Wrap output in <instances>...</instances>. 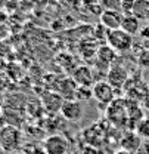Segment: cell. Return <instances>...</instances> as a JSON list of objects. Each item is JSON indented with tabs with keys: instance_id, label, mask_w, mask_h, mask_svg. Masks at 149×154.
Listing matches in <instances>:
<instances>
[{
	"instance_id": "obj_1",
	"label": "cell",
	"mask_w": 149,
	"mask_h": 154,
	"mask_svg": "<svg viewBox=\"0 0 149 154\" xmlns=\"http://www.w3.org/2000/svg\"><path fill=\"white\" fill-rule=\"evenodd\" d=\"M22 142V132L18 126L6 125L0 129V145L6 153H13Z\"/></svg>"
},
{
	"instance_id": "obj_2",
	"label": "cell",
	"mask_w": 149,
	"mask_h": 154,
	"mask_svg": "<svg viewBox=\"0 0 149 154\" xmlns=\"http://www.w3.org/2000/svg\"><path fill=\"white\" fill-rule=\"evenodd\" d=\"M106 45L111 46L115 52H126L133 46V36L126 33L124 30H111L106 36Z\"/></svg>"
},
{
	"instance_id": "obj_3",
	"label": "cell",
	"mask_w": 149,
	"mask_h": 154,
	"mask_svg": "<svg viewBox=\"0 0 149 154\" xmlns=\"http://www.w3.org/2000/svg\"><path fill=\"white\" fill-rule=\"evenodd\" d=\"M92 95L99 104H111L115 98V88L105 80H99L92 86Z\"/></svg>"
},
{
	"instance_id": "obj_4",
	"label": "cell",
	"mask_w": 149,
	"mask_h": 154,
	"mask_svg": "<svg viewBox=\"0 0 149 154\" xmlns=\"http://www.w3.org/2000/svg\"><path fill=\"white\" fill-rule=\"evenodd\" d=\"M43 150L46 154H67L68 141L62 135H50L43 142Z\"/></svg>"
},
{
	"instance_id": "obj_5",
	"label": "cell",
	"mask_w": 149,
	"mask_h": 154,
	"mask_svg": "<svg viewBox=\"0 0 149 154\" xmlns=\"http://www.w3.org/2000/svg\"><path fill=\"white\" fill-rule=\"evenodd\" d=\"M83 105L80 101L77 99H65L64 105H62V110H61V114L65 120H70V122H78L81 117H83Z\"/></svg>"
},
{
	"instance_id": "obj_6",
	"label": "cell",
	"mask_w": 149,
	"mask_h": 154,
	"mask_svg": "<svg viewBox=\"0 0 149 154\" xmlns=\"http://www.w3.org/2000/svg\"><path fill=\"white\" fill-rule=\"evenodd\" d=\"M100 24L106 28V30H118L121 28V24H123V19H124V14L120 12V11H102L100 15Z\"/></svg>"
},
{
	"instance_id": "obj_7",
	"label": "cell",
	"mask_w": 149,
	"mask_h": 154,
	"mask_svg": "<svg viewBox=\"0 0 149 154\" xmlns=\"http://www.w3.org/2000/svg\"><path fill=\"white\" fill-rule=\"evenodd\" d=\"M64 102H65L64 96L61 94H56V92H47V94H44L41 96V104H43L44 110L50 114L61 113Z\"/></svg>"
},
{
	"instance_id": "obj_8",
	"label": "cell",
	"mask_w": 149,
	"mask_h": 154,
	"mask_svg": "<svg viewBox=\"0 0 149 154\" xmlns=\"http://www.w3.org/2000/svg\"><path fill=\"white\" fill-rule=\"evenodd\" d=\"M73 80L78 86H83V88H92L96 83L92 70L86 65H81V67L75 68L74 73H73Z\"/></svg>"
},
{
	"instance_id": "obj_9",
	"label": "cell",
	"mask_w": 149,
	"mask_h": 154,
	"mask_svg": "<svg viewBox=\"0 0 149 154\" xmlns=\"http://www.w3.org/2000/svg\"><path fill=\"white\" fill-rule=\"evenodd\" d=\"M127 71L123 68V67H112L111 70L108 71V83H111L114 88H120V86H123L124 83H126V80H127Z\"/></svg>"
},
{
	"instance_id": "obj_10",
	"label": "cell",
	"mask_w": 149,
	"mask_h": 154,
	"mask_svg": "<svg viewBox=\"0 0 149 154\" xmlns=\"http://www.w3.org/2000/svg\"><path fill=\"white\" fill-rule=\"evenodd\" d=\"M121 30H124L130 36H136L139 33V30H140V19H137L134 15H124L123 24H121Z\"/></svg>"
},
{
	"instance_id": "obj_11",
	"label": "cell",
	"mask_w": 149,
	"mask_h": 154,
	"mask_svg": "<svg viewBox=\"0 0 149 154\" xmlns=\"http://www.w3.org/2000/svg\"><path fill=\"white\" fill-rule=\"evenodd\" d=\"M142 145L140 142V136L136 134H127L123 139H121V148L124 150H129L131 153H136L137 148Z\"/></svg>"
},
{
	"instance_id": "obj_12",
	"label": "cell",
	"mask_w": 149,
	"mask_h": 154,
	"mask_svg": "<svg viewBox=\"0 0 149 154\" xmlns=\"http://www.w3.org/2000/svg\"><path fill=\"white\" fill-rule=\"evenodd\" d=\"M117 54H118V52H115L111 46L103 45V46H100V48L97 49L96 57H97V61H100V62L109 65V64H112V61L117 58Z\"/></svg>"
},
{
	"instance_id": "obj_13",
	"label": "cell",
	"mask_w": 149,
	"mask_h": 154,
	"mask_svg": "<svg viewBox=\"0 0 149 154\" xmlns=\"http://www.w3.org/2000/svg\"><path fill=\"white\" fill-rule=\"evenodd\" d=\"M133 15L140 21L149 19V0H136L133 8Z\"/></svg>"
},
{
	"instance_id": "obj_14",
	"label": "cell",
	"mask_w": 149,
	"mask_h": 154,
	"mask_svg": "<svg viewBox=\"0 0 149 154\" xmlns=\"http://www.w3.org/2000/svg\"><path fill=\"white\" fill-rule=\"evenodd\" d=\"M102 11H120L121 12V0H99Z\"/></svg>"
},
{
	"instance_id": "obj_15",
	"label": "cell",
	"mask_w": 149,
	"mask_h": 154,
	"mask_svg": "<svg viewBox=\"0 0 149 154\" xmlns=\"http://www.w3.org/2000/svg\"><path fill=\"white\" fill-rule=\"evenodd\" d=\"M134 3H136V0H121V12L124 15H133Z\"/></svg>"
},
{
	"instance_id": "obj_16",
	"label": "cell",
	"mask_w": 149,
	"mask_h": 154,
	"mask_svg": "<svg viewBox=\"0 0 149 154\" xmlns=\"http://www.w3.org/2000/svg\"><path fill=\"white\" fill-rule=\"evenodd\" d=\"M137 131H139V132H137L139 136H143V138L149 139V120H143V122L139 125Z\"/></svg>"
},
{
	"instance_id": "obj_17",
	"label": "cell",
	"mask_w": 149,
	"mask_h": 154,
	"mask_svg": "<svg viewBox=\"0 0 149 154\" xmlns=\"http://www.w3.org/2000/svg\"><path fill=\"white\" fill-rule=\"evenodd\" d=\"M134 154H149V142H142V145L137 148Z\"/></svg>"
},
{
	"instance_id": "obj_18",
	"label": "cell",
	"mask_w": 149,
	"mask_h": 154,
	"mask_svg": "<svg viewBox=\"0 0 149 154\" xmlns=\"http://www.w3.org/2000/svg\"><path fill=\"white\" fill-rule=\"evenodd\" d=\"M6 125H7V122H6L4 113H3V111H0V129H1V128H4Z\"/></svg>"
},
{
	"instance_id": "obj_19",
	"label": "cell",
	"mask_w": 149,
	"mask_h": 154,
	"mask_svg": "<svg viewBox=\"0 0 149 154\" xmlns=\"http://www.w3.org/2000/svg\"><path fill=\"white\" fill-rule=\"evenodd\" d=\"M114 154H134V153H131V151H129V150H124V148H120L118 151H115Z\"/></svg>"
},
{
	"instance_id": "obj_20",
	"label": "cell",
	"mask_w": 149,
	"mask_h": 154,
	"mask_svg": "<svg viewBox=\"0 0 149 154\" xmlns=\"http://www.w3.org/2000/svg\"><path fill=\"white\" fill-rule=\"evenodd\" d=\"M3 108H4V98L0 95V111H1Z\"/></svg>"
},
{
	"instance_id": "obj_21",
	"label": "cell",
	"mask_w": 149,
	"mask_h": 154,
	"mask_svg": "<svg viewBox=\"0 0 149 154\" xmlns=\"http://www.w3.org/2000/svg\"><path fill=\"white\" fill-rule=\"evenodd\" d=\"M0 154H6V151H4V150L1 148V145H0Z\"/></svg>"
},
{
	"instance_id": "obj_22",
	"label": "cell",
	"mask_w": 149,
	"mask_h": 154,
	"mask_svg": "<svg viewBox=\"0 0 149 154\" xmlns=\"http://www.w3.org/2000/svg\"><path fill=\"white\" fill-rule=\"evenodd\" d=\"M148 89H149V83H148Z\"/></svg>"
}]
</instances>
